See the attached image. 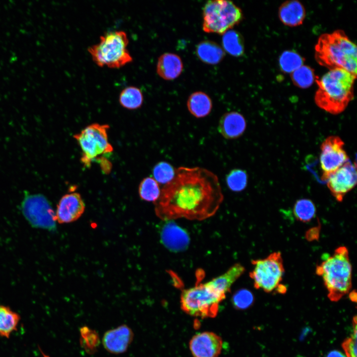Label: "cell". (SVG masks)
I'll return each mask as SVG.
<instances>
[{"instance_id": "cell-28", "label": "cell", "mask_w": 357, "mask_h": 357, "mask_svg": "<svg viewBox=\"0 0 357 357\" xmlns=\"http://www.w3.org/2000/svg\"><path fill=\"white\" fill-rule=\"evenodd\" d=\"M291 78L296 86L306 88L312 85L316 76L311 67L303 65L291 73Z\"/></svg>"}, {"instance_id": "cell-32", "label": "cell", "mask_w": 357, "mask_h": 357, "mask_svg": "<svg viewBox=\"0 0 357 357\" xmlns=\"http://www.w3.org/2000/svg\"><path fill=\"white\" fill-rule=\"evenodd\" d=\"M254 297L252 293L246 289L238 291L233 296V302L237 308L244 309L253 303Z\"/></svg>"}, {"instance_id": "cell-18", "label": "cell", "mask_w": 357, "mask_h": 357, "mask_svg": "<svg viewBox=\"0 0 357 357\" xmlns=\"http://www.w3.org/2000/svg\"><path fill=\"white\" fill-rule=\"evenodd\" d=\"M183 65L180 57L171 53H165L158 58L156 70L158 74L165 80H171L181 73Z\"/></svg>"}, {"instance_id": "cell-24", "label": "cell", "mask_w": 357, "mask_h": 357, "mask_svg": "<svg viewBox=\"0 0 357 357\" xmlns=\"http://www.w3.org/2000/svg\"><path fill=\"white\" fill-rule=\"evenodd\" d=\"M143 101V96L141 90L135 86L125 87L119 94L120 104L128 110H135L140 108Z\"/></svg>"}, {"instance_id": "cell-12", "label": "cell", "mask_w": 357, "mask_h": 357, "mask_svg": "<svg viewBox=\"0 0 357 357\" xmlns=\"http://www.w3.org/2000/svg\"><path fill=\"white\" fill-rule=\"evenodd\" d=\"M356 163L349 160L333 173L327 179V187L338 202H342L345 195L357 183Z\"/></svg>"}, {"instance_id": "cell-19", "label": "cell", "mask_w": 357, "mask_h": 357, "mask_svg": "<svg viewBox=\"0 0 357 357\" xmlns=\"http://www.w3.org/2000/svg\"><path fill=\"white\" fill-rule=\"evenodd\" d=\"M278 16L283 24L296 27L302 24L305 17V9L298 0H289L280 6Z\"/></svg>"}, {"instance_id": "cell-34", "label": "cell", "mask_w": 357, "mask_h": 357, "mask_svg": "<svg viewBox=\"0 0 357 357\" xmlns=\"http://www.w3.org/2000/svg\"><path fill=\"white\" fill-rule=\"evenodd\" d=\"M326 357H347V356L339 351L334 350L330 352Z\"/></svg>"}, {"instance_id": "cell-23", "label": "cell", "mask_w": 357, "mask_h": 357, "mask_svg": "<svg viewBox=\"0 0 357 357\" xmlns=\"http://www.w3.org/2000/svg\"><path fill=\"white\" fill-rule=\"evenodd\" d=\"M224 50L234 57L242 56L244 51V41L241 35L235 30H229L223 34Z\"/></svg>"}, {"instance_id": "cell-13", "label": "cell", "mask_w": 357, "mask_h": 357, "mask_svg": "<svg viewBox=\"0 0 357 357\" xmlns=\"http://www.w3.org/2000/svg\"><path fill=\"white\" fill-rule=\"evenodd\" d=\"M85 209V203L79 193H67L62 196L58 203L56 220L60 224L73 222L81 216Z\"/></svg>"}, {"instance_id": "cell-31", "label": "cell", "mask_w": 357, "mask_h": 357, "mask_svg": "<svg viewBox=\"0 0 357 357\" xmlns=\"http://www.w3.org/2000/svg\"><path fill=\"white\" fill-rule=\"evenodd\" d=\"M247 180L248 177L246 172L239 169L231 170L226 178L228 188L235 192L243 190L247 186Z\"/></svg>"}, {"instance_id": "cell-20", "label": "cell", "mask_w": 357, "mask_h": 357, "mask_svg": "<svg viewBox=\"0 0 357 357\" xmlns=\"http://www.w3.org/2000/svg\"><path fill=\"white\" fill-rule=\"evenodd\" d=\"M187 108L189 113L196 118L207 116L212 109V101L210 97L202 91L192 93L188 98Z\"/></svg>"}, {"instance_id": "cell-22", "label": "cell", "mask_w": 357, "mask_h": 357, "mask_svg": "<svg viewBox=\"0 0 357 357\" xmlns=\"http://www.w3.org/2000/svg\"><path fill=\"white\" fill-rule=\"evenodd\" d=\"M20 319L18 314L9 307L0 304V337L9 338L17 330Z\"/></svg>"}, {"instance_id": "cell-6", "label": "cell", "mask_w": 357, "mask_h": 357, "mask_svg": "<svg viewBox=\"0 0 357 357\" xmlns=\"http://www.w3.org/2000/svg\"><path fill=\"white\" fill-rule=\"evenodd\" d=\"M128 39L123 31H111L100 37L99 42L88 49L99 66L119 68L132 60L127 46Z\"/></svg>"}, {"instance_id": "cell-25", "label": "cell", "mask_w": 357, "mask_h": 357, "mask_svg": "<svg viewBox=\"0 0 357 357\" xmlns=\"http://www.w3.org/2000/svg\"><path fill=\"white\" fill-rule=\"evenodd\" d=\"M316 209L313 202L309 199H300L294 204L293 212L295 218L299 221L307 223L316 215Z\"/></svg>"}, {"instance_id": "cell-14", "label": "cell", "mask_w": 357, "mask_h": 357, "mask_svg": "<svg viewBox=\"0 0 357 357\" xmlns=\"http://www.w3.org/2000/svg\"><path fill=\"white\" fill-rule=\"evenodd\" d=\"M221 338L212 332H203L190 340L189 348L194 357H218L221 353Z\"/></svg>"}, {"instance_id": "cell-7", "label": "cell", "mask_w": 357, "mask_h": 357, "mask_svg": "<svg viewBox=\"0 0 357 357\" xmlns=\"http://www.w3.org/2000/svg\"><path fill=\"white\" fill-rule=\"evenodd\" d=\"M202 29L206 33L223 34L238 24L243 17L241 9L226 0L208 1L202 9Z\"/></svg>"}, {"instance_id": "cell-26", "label": "cell", "mask_w": 357, "mask_h": 357, "mask_svg": "<svg viewBox=\"0 0 357 357\" xmlns=\"http://www.w3.org/2000/svg\"><path fill=\"white\" fill-rule=\"evenodd\" d=\"M80 344L85 351L89 354L97 352L100 340L98 333L87 326L80 328Z\"/></svg>"}, {"instance_id": "cell-29", "label": "cell", "mask_w": 357, "mask_h": 357, "mask_svg": "<svg viewBox=\"0 0 357 357\" xmlns=\"http://www.w3.org/2000/svg\"><path fill=\"white\" fill-rule=\"evenodd\" d=\"M303 59L297 52L293 51L284 52L279 58V64L282 70L291 73L303 65Z\"/></svg>"}, {"instance_id": "cell-4", "label": "cell", "mask_w": 357, "mask_h": 357, "mask_svg": "<svg viewBox=\"0 0 357 357\" xmlns=\"http://www.w3.org/2000/svg\"><path fill=\"white\" fill-rule=\"evenodd\" d=\"M316 273L322 279L328 297L337 301L349 293L352 288V267L348 248H337L333 254L326 256L316 268Z\"/></svg>"}, {"instance_id": "cell-21", "label": "cell", "mask_w": 357, "mask_h": 357, "mask_svg": "<svg viewBox=\"0 0 357 357\" xmlns=\"http://www.w3.org/2000/svg\"><path fill=\"white\" fill-rule=\"evenodd\" d=\"M196 54L202 62L216 64L225 57L224 50L216 43L209 40L200 42L196 47Z\"/></svg>"}, {"instance_id": "cell-8", "label": "cell", "mask_w": 357, "mask_h": 357, "mask_svg": "<svg viewBox=\"0 0 357 357\" xmlns=\"http://www.w3.org/2000/svg\"><path fill=\"white\" fill-rule=\"evenodd\" d=\"M109 128L108 124L95 123L74 135L82 151L80 161L84 167H90L92 162L113 151L108 139Z\"/></svg>"}, {"instance_id": "cell-11", "label": "cell", "mask_w": 357, "mask_h": 357, "mask_svg": "<svg viewBox=\"0 0 357 357\" xmlns=\"http://www.w3.org/2000/svg\"><path fill=\"white\" fill-rule=\"evenodd\" d=\"M344 146V142L337 136H330L321 144L319 159L322 179L327 180L349 160Z\"/></svg>"}, {"instance_id": "cell-1", "label": "cell", "mask_w": 357, "mask_h": 357, "mask_svg": "<svg viewBox=\"0 0 357 357\" xmlns=\"http://www.w3.org/2000/svg\"><path fill=\"white\" fill-rule=\"evenodd\" d=\"M223 199L216 174L204 168L181 166L176 168L174 178L161 189L154 202L155 213L163 220H202L214 215Z\"/></svg>"}, {"instance_id": "cell-5", "label": "cell", "mask_w": 357, "mask_h": 357, "mask_svg": "<svg viewBox=\"0 0 357 357\" xmlns=\"http://www.w3.org/2000/svg\"><path fill=\"white\" fill-rule=\"evenodd\" d=\"M226 296L210 280L183 290L180 296V305L185 313L191 316L215 317L218 312L219 304Z\"/></svg>"}, {"instance_id": "cell-16", "label": "cell", "mask_w": 357, "mask_h": 357, "mask_svg": "<svg viewBox=\"0 0 357 357\" xmlns=\"http://www.w3.org/2000/svg\"><path fill=\"white\" fill-rule=\"evenodd\" d=\"M161 239L168 249L176 252L186 249L190 241L186 232L171 222L166 223L163 227Z\"/></svg>"}, {"instance_id": "cell-15", "label": "cell", "mask_w": 357, "mask_h": 357, "mask_svg": "<svg viewBox=\"0 0 357 357\" xmlns=\"http://www.w3.org/2000/svg\"><path fill=\"white\" fill-rule=\"evenodd\" d=\"M134 333L127 325L122 324L107 331L102 338V344L109 353L118 355L125 353L133 341Z\"/></svg>"}, {"instance_id": "cell-27", "label": "cell", "mask_w": 357, "mask_h": 357, "mask_svg": "<svg viewBox=\"0 0 357 357\" xmlns=\"http://www.w3.org/2000/svg\"><path fill=\"white\" fill-rule=\"evenodd\" d=\"M138 190L140 197L147 202H155L161 193L159 184L152 177H146L142 179Z\"/></svg>"}, {"instance_id": "cell-30", "label": "cell", "mask_w": 357, "mask_h": 357, "mask_svg": "<svg viewBox=\"0 0 357 357\" xmlns=\"http://www.w3.org/2000/svg\"><path fill=\"white\" fill-rule=\"evenodd\" d=\"M176 169L171 164L161 161L154 167L152 174L154 179L159 183L165 185L175 177Z\"/></svg>"}, {"instance_id": "cell-2", "label": "cell", "mask_w": 357, "mask_h": 357, "mask_svg": "<svg viewBox=\"0 0 357 357\" xmlns=\"http://www.w3.org/2000/svg\"><path fill=\"white\" fill-rule=\"evenodd\" d=\"M356 79V76L340 68L329 70L320 78L316 77V104L331 114L342 113L354 98Z\"/></svg>"}, {"instance_id": "cell-10", "label": "cell", "mask_w": 357, "mask_h": 357, "mask_svg": "<svg viewBox=\"0 0 357 357\" xmlns=\"http://www.w3.org/2000/svg\"><path fill=\"white\" fill-rule=\"evenodd\" d=\"M21 208L24 217L32 226L49 230L55 229V213L43 195H27L22 202Z\"/></svg>"}, {"instance_id": "cell-17", "label": "cell", "mask_w": 357, "mask_h": 357, "mask_svg": "<svg viewBox=\"0 0 357 357\" xmlns=\"http://www.w3.org/2000/svg\"><path fill=\"white\" fill-rule=\"evenodd\" d=\"M246 123L244 117L239 113L232 111L225 113L220 118L218 130L227 139H235L244 132Z\"/></svg>"}, {"instance_id": "cell-3", "label": "cell", "mask_w": 357, "mask_h": 357, "mask_svg": "<svg viewBox=\"0 0 357 357\" xmlns=\"http://www.w3.org/2000/svg\"><path fill=\"white\" fill-rule=\"evenodd\" d=\"M314 55L318 64L329 70L343 69L357 77V47L343 30L322 34Z\"/></svg>"}, {"instance_id": "cell-35", "label": "cell", "mask_w": 357, "mask_h": 357, "mask_svg": "<svg viewBox=\"0 0 357 357\" xmlns=\"http://www.w3.org/2000/svg\"><path fill=\"white\" fill-rule=\"evenodd\" d=\"M349 298L353 301L356 302L357 301V293L355 291H353L350 293Z\"/></svg>"}, {"instance_id": "cell-9", "label": "cell", "mask_w": 357, "mask_h": 357, "mask_svg": "<svg viewBox=\"0 0 357 357\" xmlns=\"http://www.w3.org/2000/svg\"><path fill=\"white\" fill-rule=\"evenodd\" d=\"M251 263L249 276L254 287L266 293L277 292L285 273L281 253L274 252L264 258L252 260Z\"/></svg>"}, {"instance_id": "cell-33", "label": "cell", "mask_w": 357, "mask_h": 357, "mask_svg": "<svg viewBox=\"0 0 357 357\" xmlns=\"http://www.w3.org/2000/svg\"><path fill=\"white\" fill-rule=\"evenodd\" d=\"M354 325V332L352 337L346 340L343 344V348L347 357H357V332L356 317H355Z\"/></svg>"}]
</instances>
